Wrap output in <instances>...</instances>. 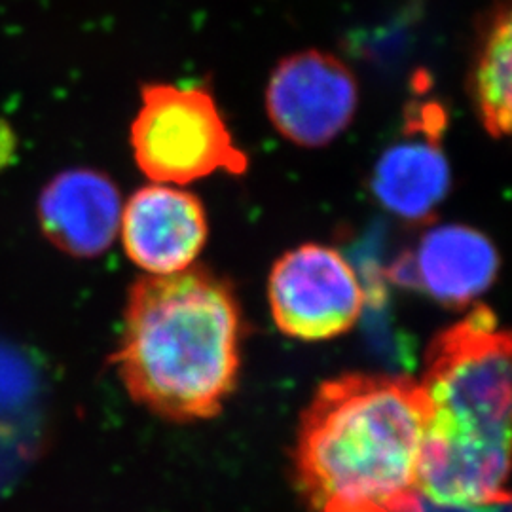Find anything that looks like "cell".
<instances>
[{"instance_id":"obj_1","label":"cell","mask_w":512,"mask_h":512,"mask_svg":"<svg viewBox=\"0 0 512 512\" xmlns=\"http://www.w3.org/2000/svg\"><path fill=\"white\" fill-rule=\"evenodd\" d=\"M420 494L454 509L509 501L511 336L476 306L440 332L420 382Z\"/></svg>"},{"instance_id":"obj_2","label":"cell","mask_w":512,"mask_h":512,"mask_svg":"<svg viewBox=\"0 0 512 512\" xmlns=\"http://www.w3.org/2000/svg\"><path fill=\"white\" fill-rule=\"evenodd\" d=\"M425 403L406 376L321 385L300 423L296 471L315 512H420Z\"/></svg>"},{"instance_id":"obj_3","label":"cell","mask_w":512,"mask_h":512,"mask_svg":"<svg viewBox=\"0 0 512 512\" xmlns=\"http://www.w3.org/2000/svg\"><path fill=\"white\" fill-rule=\"evenodd\" d=\"M241 315L232 287L190 266L131 287L114 361L129 395L171 420L213 418L238 382Z\"/></svg>"},{"instance_id":"obj_4","label":"cell","mask_w":512,"mask_h":512,"mask_svg":"<svg viewBox=\"0 0 512 512\" xmlns=\"http://www.w3.org/2000/svg\"><path fill=\"white\" fill-rule=\"evenodd\" d=\"M131 147L141 171L158 184H188L217 171L241 175L249 165L215 99L200 88L147 86Z\"/></svg>"},{"instance_id":"obj_5","label":"cell","mask_w":512,"mask_h":512,"mask_svg":"<svg viewBox=\"0 0 512 512\" xmlns=\"http://www.w3.org/2000/svg\"><path fill=\"white\" fill-rule=\"evenodd\" d=\"M268 294L275 325L304 342L348 332L365 306L361 281L348 260L315 243L300 245L275 262Z\"/></svg>"},{"instance_id":"obj_6","label":"cell","mask_w":512,"mask_h":512,"mask_svg":"<svg viewBox=\"0 0 512 512\" xmlns=\"http://www.w3.org/2000/svg\"><path fill=\"white\" fill-rule=\"evenodd\" d=\"M359 105V86L336 55L306 50L283 59L266 90L274 128L294 145H329L348 129Z\"/></svg>"},{"instance_id":"obj_7","label":"cell","mask_w":512,"mask_h":512,"mask_svg":"<svg viewBox=\"0 0 512 512\" xmlns=\"http://www.w3.org/2000/svg\"><path fill=\"white\" fill-rule=\"evenodd\" d=\"M122 243L129 260L148 275L183 272L207 241L202 202L167 184L137 190L122 207Z\"/></svg>"},{"instance_id":"obj_8","label":"cell","mask_w":512,"mask_h":512,"mask_svg":"<svg viewBox=\"0 0 512 512\" xmlns=\"http://www.w3.org/2000/svg\"><path fill=\"white\" fill-rule=\"evenodd\" d=\"M122 198L107 175L69 169L44 186L38 198V224L54 247L67 255L93 258L109 251L118 236Z\"/></svg>"},{"instance_id":"obj_9","label":"cell","mask_w":512,"mask_h":512,"mask_svg":"<svg viewBox=\"0 0 512 512\" xmlns=\"http://www.w3.org/2000/svg\"><path fill=\"white\" fill-rule=\"evenodd\" d=\"M497 270L499 256L490 239L475 228L446 224L421 238L418 251L397 274L439 302L465 306L494 283Z\"/></svg>"},{"instance_id":"obj_10","label":"cell","mask_w":512,"mask_h":512,"mask_svg":"<svg viewBox=\"0 0 512 512\" xmlns=\"http://www.w3.org/2000/svg\"><path fill=\"white\" fill-rule=\"evenodd\" d=\"M421 110L420 139H404L389 148L374 169L372 190L378 202L406 220H425L450 190V165L437 133L442 116Z\"/></svg>"},{"instance_id":"obj_11","label":"cell","mask_w":512,"mask_h":512,"mask_svg":"<svg viewBox=\"0 0 512 512\" xmlns=\"http://www.w3.org/2000/svg\"><path fill=\"white\" fill-rule=\"evenodd\" d=\"M511 33V10L505 2L495 8L482 31L469 78L478 116L497 139L511 131Z\"/></svg>"}]
</instances>
